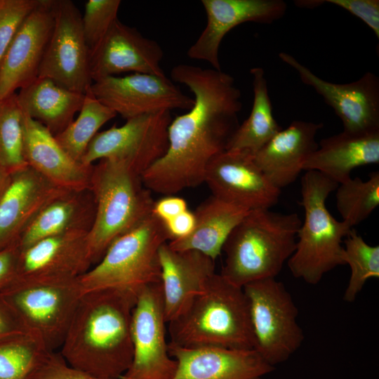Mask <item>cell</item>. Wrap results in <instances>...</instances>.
I'll return each instance as SVG.
<instances>
[{
  "mask_svg": "<svg viewBox=\"0 0 379 379\" xmlns=\"http://www.w3.org/2000/svg\"><path fill=\"white\" fill-rule=\"evenodd\" d=\"M23 113V157L27 165L64 190H90L93 165L74 160L48 129Z\"/></svg>",
  "mask_w": 379,
  "mask_h": 379,
  "instance_id": "cell-23",
  "label": "cell"
},
{
  "mask_svg": "<svg viewBox=\"0 0 379 379\" xmlns=\"http://www.w3.org/2000/svg\"><path fill=\"white\" fill-rule=\"evenodd\" d=\"M169 240L164 223L150 214L115 239L100 261L78 277L82 293L118 289L138 294L161 282L159 249Z\"/></svg>",
  "mask_w": 379,
  "mask_h": 379,
  "instance_id": "cell-7",
  "label": "cell"
},
{
  "mask_svg": "<svg viewBox=\"0 0 379 379\" xmlns=\"http://www.w3.org/2000/svg\"><path fill=\"white\" fill-rule=\"evenodd\" d=\"M23 117L16 93L0 100V169L9 174L27 165L23 157Z\"/></svg>",
  "mask_w": 379,
  "mask_h": 379,
  "instance_id": "cell-33",
  "label": "cell"
},
{
  "mask_svg": "<svg viewBox=\"0 0 379 379\" xmlns=\"http://www.w3.org/2000/svg\"><path fill=\"white\" fill-rule=\"evenodd\" d=\"M343 258L351 270L343 300L352 302L369 279L379 277V246L367 244L352 228L344 239Z\"/></svg>",
  "mask_w": 379,
  "mask_h": 379,
  "instance_id": "cell-34",
  "label": "cell"
},
{
  "mask_svg": "<svg viewBox=\"0 0 379 379\" xmlns=\"http://www.w3.org/2000/svg\"><path fill=\"white\" fill-rule=\"evenodd\" d=\"M79 112L77 118L55 138L74 160L81 164L88 145L98 130L117 114L96 98L91 87L85 93Z\"/></svg>",
  "mask_w": 379,
  "mask_h": 379,
  "instance_id": "cell-30",
  "label": "cell"
},
{
  "mask_svg": "<svg viewBox=\"0 0 379 379\" xmlns=\"http://www.w3.org/2000/svg\"><path fill=\"white\" fill-rule=\"evenodd\" d=\"M171 111L140 115L98 132L89 143L81 164L93 165L97 160L111 159L124 161L139 175L166 153Z\"/></svg>",
  "mask_w": 379,
  "mask_h": 379,
  "instance_id": "cell-10",
  "label": "cell"
},
{
  "mask_svg": "<svg viewBox=\"0 0 379 379\" xmlns=\"http://www.w3.org/2000/svg\"><path fill=\"white\" fill-rule=\"evenodd\" d=\"M95 214L90 190L67 191L47 204L18 241L23 250L43 239L69 232H89Z\"/></svg>",
  "mask_w": 379,
  "mask_h": 379,
  "instance_id": "cell-26",
  "label": "cell"
},
{
  "mask_svg": "<svg viewBox=\"0 0 379 379\" xmlns=\"http://www.w3.org/2000/svg\"><path fill=\"white\" fill-rule=\"evenodd\" d=\"M38 77L83 94L93 83L81 14L71 0H54V25Z\"/></svg>",
  "mask_w": 379,
  "mask_h": 379,
  "instance_id": "cell-12",
  "label": "cell"
},
{
  "mask_svg": "<svg viewBox=\"0 0 379 379\" xmlns=\"http://www.w3.org/2000/svg\"><path fill=\"white\" fill-rule=\"evenodd\" d=\"M161 282L138 293L132 312L133 359L119 379H172L176 361L170 356Z\"/></svg>",
  "mask_w": 379,
  "mask_h": 379,
  "instance_id": "cell-11",
  "label": "cell"
},
{
  "mask_svg": "<svg viewBox=\"0 0 379 379\" xmlns=\"http://www.w3.org/2000/svg\"><path fill=\"white\" fill-rule=\"evenodd\" d=\"M159 259L164 317L168 323L203 293L215 274V260L194 250L172 249L167 242L160 246Z\"/></svg>",
  "mask_w": 379,
  "mask_h": 379,
  "instance_id": "cell-21",
  "label": "cell"
},
{
  "mask_svg": "<svg viewBox=\"0 0 379 379\" xmlns=\"http://www.w3.org/2000/svg\"><path fill=\"white\" fill-rule=\"evenodd\" d=\"M171 76L192 92L194 105L171 120L166 153L141 175L146 188L166 196L204 182L211 160L239 127L242 108L241 91L222 70L180 64Z\"/></svg>",
  "mask_w": 379,
  "mask_h": 379,
  "instance_id": "cell-1",
  "label": "cell"
},
{
  "mask_svg": "<svg viewBox=\"0 0 379 379\" xmlns=\"http://www.w3.org/2000/svg\"><path fill=\"white\" fill-rule=\"evenodd\" d=\"M295 4L301 8H315L325 3V0H312V1H295Z\"/></svg>",
  "mask_w": 379,
  "mask_h": 379,
  "instance_id": "cell-43",
  "label": "cell"
},
{
  "mask_svg": "<svg viewBox=\"0 0 379 379\" xmlns=\"http://www.w3.org/2000/svg\"><path fill=\"white\" fill-rule=\"evenodd\" d=\"M204 182L213 196L248 210L271 208L281 195L253 155L241 151L225 150L215 155L208 165Z\"/></svg>",
  "mask_w": 379,
  "mask_h": 379,
  "instance_id": "cell-15",
  "label": "cell"
},
{
  "mask_svg": "<svg viewBox=\"0 0 379 379\" xmlns=\"http://www.w3.org/2000/svg\"><path fill=\"white\" fill-rule=\"evenodd\" d=\"M279 58L293 67L302 82L311 86L340 119L344 132L366 134L379 131V78L371 72L347 84L325 81L288 53Z\"/></svg>",
  "mask_w": 379,
  "mask_h": 379,
  "instance_id": "cell-14",
  "label": "cell"
},
{
  "mask_svg": "<svg viewBox=\"0 0 379 379\" xmlns=\"http://www.w3.org/2000/svg\"><path fill=\"white\" fill-rule=\"evenodd\" d=\"M336 208L343 221L352 227L366 220L379 205V172L368 179L350 178L336 188Z\"/></svg>",
  "mask_w": 379,
  "mask_h": 379,
  "instance_id": "cell-32",
  "label": "cell"
},
{
  "mask_svg": "<svg viewBox=\"0 0 379 379\" xmlns=\"http://www.w3.org/2000/svg\"><path fill=\"white\" fill-rule=\"evenodd\" d=\"M168 324L170 343L185 348L255 350L243 288L215 273L204 291Z\"/></svg>",
  "mask_w": 379,
  "mask_h": 379,
  "instance_id": "cell-3",
  "label": "cell"
},
{
  "mask_svg": "<svg viewBox=\"0 0 379 379\" xmlns=\"http://www.w3.org/2000/svg\"><path fill=\"white\" fill-rule=\"evenodd\" d=\"M54 25V0H39L13 38L0 63V100L39 75Z\"/></svg>",
  "mask_w": 379,
  "mask_h": 379,
  "instance_id": "cell-16",
  "label": "cell"
},
{
  "mask_svg": "<svg viewBox=\"0 0 379 379\" xmlns=\"http://www.w3.org/2000/svg\"><path fill=\"white\" fill-rule=\"evenodd\" d=\"M361 20L379 38L378 0H325Z\"/></svg>",
  "mask_w": 379,
  "mask_h": 379,
  "instance_id": "cell-38",
  "label": "cell"
},
{
  "mask_svg": "<svg viewBox=\"0 0 379 379\" xmlns=\"http://www.w3.org/2000/svg\"><path fill=\"white\" fill-rule=\"evenodd\" d=\"M378 163L379 131L366 134L343 131L322 139L303 171H318L339 185L352 178L354 168Z\"/></svg>",
  "mask_w": 379,
  "mask_h": 379,
  "instance_id": "cell-25",
  "label": "cell"
},
{
  "mask_svg": "<svg viewBox=\"0 0 379 379\" xmlns=\"http://www.w3.org/2000/svg\"><path fill=\"white\" fill-rule=\"evenodd\" d=\"M26 332L0 342V379H30L51 352Z\"/></svg>",
  "mask_w": 379,
  "mask_h": 379,
  "instance_id": "cell-31",
  "label": "cell"
},
{
  "mask_svg": "<svg viewBox=\"0 0 379 379\" xmlns=\"http://www.w3.org/2000/svg\"><path fill=\"white\" fill-rule=\"evenodd\" d=\"M17 96L22 111L56 135L74 120L83 105L85 94L37 77L20 88Z\"/></svg>",
  "mask_w": 379,
  "mask_h": 379,
  "instance_id": "cell-28",
  "label": "cell"
},
{
  "mask_svg": "<svg viewBox=\"0 0 379 379\" xmlns=\"http://www.w3.org/2000/svg\"><path fill=\"white\" fill-rule=\"evenodd\" d=\"M88 232L47 237L21 250L16 279L79 277L93 265Z\"/></svg>",
  "mask_w": 379,
  "mask_h": 379,
  "instance_id": "cell-22",
  "label": "cell"
},
{
  "mask_svg": "<svg viewBox=\"0 0 379 379\" xmlns=\"http://www.w3.org/2000/svg\"><path fill=\"white\" fill-rule=\"evenodd\" d=\"M30 379H99L69 366L60 354L51 352Z\"/></svg>",
  "mask_w": 379,
  "mask_h": 379,
  "instance_id": "cell-37",
  "label": "cell"
},
{
  "mask_svg": "<svg viewBox=\"0 0 379 379\" xmlns=\"http://www.w3.org/2000/svg\"><path fill=\"white\" fill-rule=\"evenodd\" d=\"M249 211L212 195L194 212L196 222L192 233L168 244L174 250H194L215 260L230 233Z\"/></svg>",
  "mask_w": 379,
  "mask_h": 379,
  "instance_id": "cell-27",
  "label": "cell"
},
{
  "mask_svg": "<svg viewBox=\"0 0 379 379\" xmlns=\"http://www.w3.org/2000/svg\"><path fill=\"white\" fill-rule=\"evenodd\" d=\"M26 332L20 318L0 293V342Z\"/></svg>",
  "mask_w": 379,
  "mask_h": 379,
  "instance_id": "cell-39",
  "label": "cell"
},
{
  "mask_svg": "<svg viewBox=\"0 0 379 379\" xmlns=\"http://www.w3.org/2000/svg\"><path fill=\"white\" fill-rule=\"evenodd\" d=\"M91 89L98 100L126 120L164 110H190L194 105V98L166 76H110L93 81Z\"/></svg>",
  "mask_w": 379,
  "mask_h": 379,
  "instance_id": "cell-13",
  "label": "cell"
},
{
  "mask_svg": "<svg viewBox=\"0 0 379 379\" xmlns=\"http://www.w3.org/2000/svg\"><path fill=\"white\" fill-rule=\"evenodd\" d=\"M322 123L295 120L279 131L254 156L269 180L281 190L295 182L310 156L318 148Z\"/></svg>",
  "mask_w": 379,
  "mask_h": 379,
  "instance_id": "cell-24",
  "label": "cell"
},
{
  "mask_svg": "<svg viewBox=\"0 0 379 379\" xmlns=\"http://www.w3.org/2000/svg\"><path fill=\"white\" fill-rule=\"evenodd\" d=\"M120 0H88L81 16L89 53L96 48L118 19Z\"/></svg>",
  "mask_w": 379,
  "mask_h": 379,
  "instance_id": "cell-35",
  "label": "cell"
},
{
  "mask_svg": "<svg viewBox=\"0 0 379 379\" xmlns=\"http://www.w3.org/2000/svg\"><path fill=\"white\" fill-rule=\"evenodd\" d=\"M195 222L194 213L187 209L176 217L163 223L170 241L188 236L193 231Z\"/></svg>",
  "mask_w": 379,
  "mask_h": 379,
  "instance_id": "cell-42",
  "label": "cell"
},
{
  "mask_svg": "<svg viewBox=\"0 0 379 379\" xmlns=\"http://www.w3.org/2000/svg\"><path fill=\"white\" fill-rule=\"evenodd\" d=\"M67 191L28 165L11 173L0 197V250L18 244L39 212Z\"/></svg>",
  "mask_w": 379,
  "mask_h": 379,
  "instance_id": "cell-19",
  "label": "cell"
},
{
  "mask_svg": "<svg viewBox=\"0 0 379 379\" xmlns=\"http://www.w3.org/2000/svg\"><path fill=\"white\" fill-rule=\"evenodd\" d=\"M10 174L0 169V197L8 184Z\"/></svg>",
  "mask_w": 379,
  "mask_h": 379,
  "instance_id": "cell-44",
  "label": "cell"
},
{
  "mask_svg": "<svg viewBox=\"0 0 379 379\" xmlns=\"http://www.w3.org/2000/svg\"><path fill=\"white\" fill-rule=\"evenodd\" d=\"M253 102L249 117L237 128L225 150L241 151L255 155L282 128L274 119L268 93L265 70L251 69Z\"/></svg>",
  "mask_w": 379,
  "mask_h": 379,
  "instance_id": "cell-29",
  "label": "cell"
},
{
  "mask_svg": "<svg viewBox=\"0 0 379 379\" xmlns=\"http://www.w3.org/2000/svg\"><path fill=\"white\" fill-rule=\"evenodd\" d=\"M90 190L95 214L88 243L95 265L115 239L152 214L154 201L140 175L125 162L111 159L93 165Z\"/></svg>",
  "mask_w": 379,
  "mask_h": 379,
  "instance_id": "cell-6",
  "label": "cell"
},
{
  "mask_svg": "<svg viewBox=\"0 0 379 379\" xmlns=\"http://www.w3.org/2000/svg\"><path fill=\"white\" fill-rule=\"evenodd\" d=\"M20 253L18 244L0 250V291L17 278Z\"/></svg>",
  "mask_w": 379,
  "mask_h": 379,
  "instance_id": "cell-40",
  "label": "cell"
},
{
  "mask_svg": "<svg viewBox=\"0 0 379 379\" xmlns=\"http://www.w3.org/2000/svg\"><path fill=\"white\" fill-rule=\"evenodd\" d=\"M248 300L255 350L270 366L287 361L301 346L304 333L298 309L281 281L269 278L243 287Z\"/></svg>",
  "mask_w": 379,
  "mask_h": 379,
  "instance_id": "cell-9",
  "label": "cell"
},
{
  "mask_svg": "<svg viewBox=\"0 0 379 379\" xmlns=\"http://www.w3.org/2000/svg\"><path fill=\"white\" fill-rule=\"evenodd\" d=\"M301 178V222L295 248L287 261L292 275L316 285L343 262V239L352 227L336 220L326 207V199L338 184L316 171H305Z\"/></svg>",
  "mask_w": 379,
  "mask_h": 379,
  "instance_id": "cell-5",
  "label": "cell"
},
{
  "mask_svg": "<svg viewBox=\"0 0 379 379\" xmlns=\"http://www.w3.org/2000/svg\"><path fill=\"white\" fill-rule=\"evenodd\" d=\"M187 210V204L184 199L168 195L154 202L152 213L162 222H166Z\"/></svg>",
  "mask_w": 379,
  "mask_h": 379,
  "instance_id": "cell-41",
  "label": "cell"
},
{
  "mask_svg": "<svg viewBox=\"0 0 379 379\" xmlns=\"http://www.w3.org/2000/svg\"><path fill=\"white\" fill-rule=\"evenodd\" d=\"M137 295L118 289L83 293L60 346L66 363L99 379H119L133 359Z\"/></svg>",
  "mask_w": 379,
  "mask_h": 379,
  "instance_id": "cell-2",
  "label": "cell"
},
{
  "mask_svg": "<svg viewBox=\"0 0 379 379\" xmlns=\"http://www.w3.org/2000/svg\"><path fill=\"white\" fill-rule=\"evenodd\" d=\"M177 362L172 379H267L274 370L255 350L185 348L168 342Z\"/></svg>",
  "mask_w": 379,
  "mask_h": 379,
  "instance_id": "cell-20",
  "label": "cell"
},
{
  "mask_svg": "<svg viewBox=\"0 0 379 379\" xmlns=\"http://www.w3.org/2000/svg\"><path fill=\"white\" fill-rule=\"evenodd\" d=\"M0 293L27 331L52 352L61 346L83 294L78 277L15 279Z\"/></svg>",
  "mask_w": 379,
  "mask_h": 379,
  "instance_id": "cell-8",
  "label": "cell"
},
{
  "mask_svg": "<svg viewBox=\"0 0 379 379\" xmlns=\"http://www.w3.org/2000/svg\"><path fill=\"white\" fill-rule=\"evenodd\" d=\"M39 0H0V63L13 38Z\"/></svg>",
  "mask_w": 379,
  "mask_h": 379,
  "instance_id": "cell-36",
  "label": "cell"
},
{
  "mask_svg": "<svg viewBox=\"0 0 379 379\" xmlns=\"http://www.w3.org/2000/svg\"><path fill=\"white\" fill-rule=\"evenodd\" d=\"M164 52L159 44L119 19L95 50L89 53L92 81L131 72L166 76L160 67Z\"/></svg>",
  "mask_w": 379,
  "mask_h": 379,
  "instance_id": "cell-18",
  "label": "cell"
},
{
  "mask_svg": "<svg viewBox=\"0 0 379 379\" xmlns=\"http://www.w3.org/2000/svg\"><path fill=\"white\" fill-rule=\"evenodd\" d=\"M201 4L206 25L187 55L217 70H221L220 45L232 29L246 22L271 24L282 18L287 10L283 0H202Z\"/></svg>",
  "mask_w": 379,
  "mask_h": 379,
  "instance_id": "cell-17",
  "label": "cell"
},
{
  "mask_svg": "<svg viewBox=\"0 0 379 379\" xmlns=\"http://www.w3.org/2000/svg\"><path fill=\"white\" fill-rule=\"evenodd\" d=\"M301 222L295 213L249 211L223 245L225 260L220 274L241 288L276 278L295 251Z\"/></svg>",
  "mask_w": 379,
  "mask_h": 379,
  "instance_id": "cell-4",
  "label": "cell"
}]
</instances>
